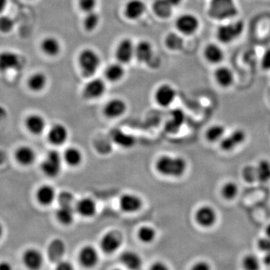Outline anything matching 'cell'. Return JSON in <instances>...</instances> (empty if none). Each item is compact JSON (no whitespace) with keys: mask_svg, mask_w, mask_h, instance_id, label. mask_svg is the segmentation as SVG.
Masks as SVG:
<instances>
[{"mask_svg":"<svg viewBox=\"0 0 270 270\" xmlns=\"http://www.w3.org/2000/svg\"><path fill=\"white\" fill-rule=\"evenodd\" d=\"M114 270H123V269H114Z\"/></svg>","mask_w":270,"mask_h":270,"instance_id":"6125c7cd","label":"cell"},{"mask_svg":"<svg viewBox=\"0 0 270 270\" xmlns=\"http://www.w3.org/2000/svg\"><path fill=\"white\" fill-rule=\"evenodd\" d=\"M120 260L122 264L129 270H140L143 260L140 254L134 251H125L120 254Z\"/></svg>","mask_w":270,"mask_h":270,"instance_id":"44dd1931","label":"cell"},{"mask_svg":"<svg viewBox=\"0 0 270 270\" xmlns=\"http://www.w3.org/2000/svg\"><path fill=\"white\" fill-rule=\"evenodd\" d=\"M75 209L72 207V205H60V208L57 209L56 217L61 225L69 226L73 223L75 220Z\"/></svg>","mask_w":270,"mask_h":270,"instance_id":"4316f807","label":"cell"},{"mask_svg":"<svg viewBox=\"0 0 270 270\" xmlns=\"http://www.w3.org/2000/svg\"><path fill=\"white\" fill-rule=\"evenodd\" d=\"M78 260L83 267L92 269L99 261V254L95 247L85 245L81 248L78 254Z\"/></svg>","mask_w":270,"mask_h":270,"instance_id":"8fae6325","label":"cell"},{"mask_svg":"<svg viewBox=\"0 0 270 270\" xmlns=\"http://www.w3.org/2000/svg\"><path fill=\"white\" fill-rule=\"evenodd\" d=\"M243 177L245 181L252 183L254 180H257V171L256 168L253 167H246L243 170Z\"/></svg>","mask_w":270,"mask_h":270,"instance_id":"f6af8a7d","label":"cell"},{"mask_svg":"<svg viewBox=\"0 0 270 270\" xmlns=\"http://www.w3.org/2000/svg\"><path fill=\"white\" fill-rule=\"evenodd\" d=\"M256 171L259 181L266 183L270 180V162L267 160H262L259 162Z\"/></svg>","mask_w":270,"mask_h":270,"instance_id":"74e56055","label":"cell"},{"mask_svg":"<svg viewBox=\"0 0 270 270\" xmlns=\"http://www.w3.org/2000/svg\"><path fill=\"white\" fill-rule=\"evenodd\" d=\"M154 55L153 47L149 41H141L135 45V57L142 63H149Z\"/></svg>","mask_w":270,"mask_h":270,"instance_id":"603a6c76","label":"cell"},{"mask_svg":"<svg viewBox=\"0 0 270 270\" xmlns=\"http://www.w3.org/2000/svg\"><path fill=\"white\" fill-rule=\"evenodd\" d=\"M100 22V17L95 11L88 12L83 19V27L87 32H92L98 27Z\"/></svg>","mask_w":270,"mask_h":270,"instance_id":"8d00e7d4","label":"cell"},{"mask_svg":"<svg viewBox=\"0 0 270 270\" xmlns=\"http://www.w3.org/2000/svg\"><path fill=\"white\" fill-rule=\"evenodd\" d=\"M3 235V225L0 224V240H1L2 237Z\"/></svg>","mask_w":270,"mask_h":270,"instance_id":"94428289","label":"cell"},{"mask_svg":"<svg viewBox=\"0 0 270 270\" xmlns=\"http://www.w3.org/2000/svg\"><path fill=\"white\" fill-rule=\"evenodd\" d=\"M225 129L221 125L211 126L206 132V137L209 142H216L222 140L225 135Z\"/></svg>","mask_w":270,"mask_h":270,"instance_id":"f35d334b","label":"cell"},{"mask_svg":"<svg viewBox=\"0 0 270 270\" xmlns=\"http://www.w3.org/2000/svg\"><path fill=\"white\" fill-rule=\"evenodd\" d=\"M41 50L49 57H56L61 51V44L55 37H47L41 42Z\"/></svg>","mask_w":270,"mask_h":270,"instance_id":"1f68e13d","label":"cell"},{"mask_svg":"<svg viewBox=\"0 0 270 270\" xmlns=\"http://www.w3.org/2000/svg\"><path fill=\"white\" fill-rule=\"evenodd\" d=\"M185 114L182 110L176 109L171 112V119L166 125L167 130L170 133H177L185 122Z\"/></svg>","mask_w":270,"mask_h":270,"instance_id":"f1b7e54d","label":"cell"},{"mask_svg":"<svg viewBox=\"0 0 270 270\" xmlns=\"http://www.w3.org/2000/svg\"><path fill=\"white\" fill-rule=\"evenodd\" d=\"M23 66L22 58L18 53L9 50L0 53V72L18 70Z\"/></svg>","mask_w":270,"mask_h":270,"instance_id":"9c48e42d","label":"cell"},{"mask_svg":"<svg viewBox=\"0 0 270 270\" xmlns=\"http://www.w3.org/2000/svg\"><path fill=\"white\" fill-rule=\"evenodd\" d=\"M208 14L215 21H230L238 16L239 9L235 0H211Z\"/></svg>","mask_w":270,"mask_h":270,"instance_id":"7a4b0ae2","label":"cell"},{"mask_svg":"<svg viewBox=\"0 0 270 270\" xmlns=\"http://www.w3.org/2000/svg\"><path fill=\"white\" fill-rule=\"evenodd\" d=\"M266 256H265V263L266 265H270V251L266 253Z\"/></svg>","mask_w":270,"mask_h":270,"instance_id":"680465c9","label":"cell"},{"mask_svg":"<svg viewBox=\"0 0 270 270\" xmlns=\"http://www.w3.org/2000/svg\"><path fill=\"white\" fill-rule=\"evenodd\" d=\"M190 270H212L211 265L205 260H199L191 266Z\"/></svg>","mask_w":270,"mask_h":270,"instance_id":"7dc6e473","label":"cell"},{"mask_svg":"<svg viewBox=\"0 0 270 270\" xmlns=\"http://www.w3.org/2000/svg\"><path fill=\"white\" fill-rule=\"evenodd\" d=\"M126 71L123 64L120 63L109 65L104 71V76L108 81L117 83L124 78Z\"/></svg>","mask_w":270,"mask_h":270,"instance_id":"f546056e","label":"cell"},{"mask_svg":"<svg viewBox=\"0 0 270 270\" xmlns=\"http://www.w3.org/2000/svg\"><path fill=\"white\" fill-rule=\"evenodd\" d=\"M7 4L8 0H0V14L4 12Z\"/></svg>","mask_w":270,"mask_h":270,"instance_id":"db71d44e","label":"cell"},{"mask_svg":"<svg viewBox=\"0 0 270 270\" xmlns=\"http://www.w3.org/2000/svg\"><path fill=\"white\" fill-rule=\"evenodd\" d=\"M146 9V4L142 0H129L125 6L124 15L127 19L135 21L143 16Z\"/></svg>","mask_w":270,"mask_h":270,"instance_id":"d6986e66","label":"cell"},{"mask_svg":"<svg viewBox=\"0 0 270 270\" xmlns=\"http://www.w3.org/2000/svg\"><path fill=\"white\" fill-rule=\"evenodd\" d=\"M155 170L165 177H181L187 170V161L181 156L162 155L155 162Z\"/></svg>","mask_w":270,"mask_h":270,"instance_id":"6da1fadb","label":"cell"},{"mask_svg":"<svg viewBox=\"0 0 270 270\" xmlns=\"http://www.w3.org/2000/svg\"><path fill=\"white\" fill-rule=\"evenodd\" d=\"M63 158L69 166L77 168L83 162V155L81 151L78 148L69 147L65 151Z\"/></svg>","mask_w":270,"mask_h":270,"instance_id":"4dcf8cb0","label":"cell"},{"mask_svg":"<svg viewBox=\"0 0 270 270\" xmlns=\"http://www.w3.org/2000/svg\"><path fill=\"white\" fill-rule=\"evenodd\" d=\"M149 270H171L170 269L169 266L166 264V263H164V262L158 261L154 262L152 265H151L150 267H149Z\"/></svg>","mask_w":270,"mask_h":270,"instance_id":"f907efd6","label":"cell"},{"mask_svg":"<svg viewBox=\"0 0 270 270\" xmlns=\"http://www.w3.org/2000/svg\"><path fill=\"white\" fill-rule=\"evenodd\" d=\"M0 270H12V266L7 262L0 263Z\"/></svg>","mask_w":270,"mask_h":270,"instance_id":"f5cc1de1","label":"cell"},{"mask_svg":"<svg viewBox=\"0 0 270 270\" xmlns=\"http://www.w3.org/2000/svg\"><path fill=\"white\" fill-rule=\"evenodd\" d=\"M177 91L170 84L161 85L155 92V100L158 105L168 107L175 101Z\"/></svg>","mask_w":270,"mask_h":270,"instance_id":"7c38bea8","label":"cell"},{"mask_svg":"<svg viewBox=\"0 0 270 270\" xmlns=\"http://www.w3.org/2000/svg\"><path fill=\"white\" fill-rule=\"evenodd\" d=\"M73 200V195L70 192H68V191H63L58 196V200L60 205H72Z\"/></svg>","mask_w":270,"mask_h":270,"instance_id":"bcb514c9","label":"cell"},{"mask_svg":"<svg viewBox=\"0 0 270 270\" xmlns=\"http://www.w3.org/2000/svg\"><path fill=\"white\" fill-rule=\"evenodd\" d=\"M78 5L83 12L88 13L94 11L97 5V0H78Z\"/></svg>","mask_w":270,"mask_h":270,"instance_id":"ee69618b","label":"cell"},{"mask_svg":"<svg viewBox=\"0 0 270 270\" xmlns=\"http://www.w3.org/2000/svg\"><path fill=\"white\" fill-rule=\"evenodd\" d=\"M36 155L35 151L28 146H22L18 148L15 152V158L20 165L29 166L35 161Z\"/></svg>","mask_w":270,"mask_h":270,"instance_id":"83f0119b","label":"cell"},{"mask_svg":"<svg viewBox=\"0 0 270 270\" xmlns=\"http://www.w3.org/2000/svg\"><path fill=\"white\" fill-rule=\"evenodd\" d=\"M214 79L221 87L229 88L234 84L235 76L234 72L226 66H219L214 72Z\"/></svg>","mask_w":270,"mask_h":270,"instance_id":"2e32d148","label":"cell"},{"mask_svg":"<svg viewBox=\"0 0 270 270\" xmlns=\"http://www.w3.org/2000/svg\"><path fill=\"white\" fill-rule=\"evenodd\" d=\"M127 111L126 101L121 98H114L107 101L104 107V114L109 119H117Z\"/></svg>","mask_w":270,"mask_h":270,"instance_id":"e0dca14e","label":"cell"},{"mask_svg":"<svg viewBox=\"0 0 270 270\" xmlns=\"http://www.w3.org/2000/svg\"><path fill=\"white\" fill-rule=\"evenodd\" d=\"M245 133L243 130L237 129L231 135L221 140L220 146L224 151H231L237 146H240L245 141Z\"/></svg>","mask_w":270,"mask_h":270,"instance_id":"ffe728a7","label":"cell"},{"mask_svg":"<svg viewBox=\"0 0 270 270\" xmlns=\"http://www.w3.org/2000/svg\"><path fill=\"white\" fill-rule=\"evenodd\" d=\"M47 76L42 72H37L29 78L28 86L34 92H40L47 86Z\"/></svg>","mask_w":270,"mask_h":270,"instance_id":"d6a6232c","label":"cell"},{"mask_svg":"<svg viewBox=\"0 0 270 270\" xmlns=\"http://www.w3.org/2000/svg\"><path fill=\"white\" fill-rule=\"evenodd\" d=\"M69 131L62 124H55L48 132V140L54 146H62L67 141Z\"/></svg>","mask_w":270,"mask_h":270,"instance_id":"cb8c5ba5","label":"cell"},{"mask_svg":"<svg viewBox=\"0 0 270 270\" xmlns=\"http://www.w3.org/2000/svg\"><path fill=\"white\" fill-rule=\"evenodd\" d=\"M143 206V201L139 196L131 193L123 194L120 198V207L126 213H135Z\"/></svg>","mask_w":270,"mask_h":270,"instance_id":"5bb4252c","label":"cell"},{"mask_svg":"<svg viewBox=\"0 0 270 270\" xmlns=\"http://www.w3.org/2000/svg\"><path fill=\"white\" fill-rule=\"evenodd\" d=\"M245 23L242 20H230L228 23L221 24L216 29L215 36L222 44H230L237 41L243 35Z\"/></svg>","mask_w":270,"mask_h":270,"instance_id":"3957f363","label":"cell"},{"mask_svg":"<svg viewBox=\"0 0 270 270\" xmlns=\"http://www.w3.org/2000/svg\"><path fill=\"white\" fill-rule=\"evenodd\" d=\"M173 7H176V6H180L182 3H183V0H167Z\"/></svg>","mask_w":270,"mask_h":270,"instance_id":"11a10c76","label":"cell"},{"mask_svg":"<svg viewBox=\"0 0 270 270\" xmlns=\"http://www.w3.org/2000/svg\"><path fill=\"white\" fill-rule=\"evenodd\" d=\"M238 186L233 182H228L222 188V195L226 200H233L238 194Z\"/></svg>","mask_w":270,"mask_h":270,"instance_id":"ab89813d","label":"cell"},{"mask_svg":"<svg viewBox=\"0 0 270 270\" xmlns=\"http://www.w3.org/2000/svg\"><path fill=\"white\" fill-rule=\"evenodd\" d=\"M106 91V84L102 79L93 78L90 80L83 89V98L87 100L98 99Z\"/></svg>","mask_w":270,"mask_h":270,"instance_id":"30bf717a","label":"cell"},{"mask_svg":"<svg viewBox=\"0 0 270 270\" xmlns=\"http://www.w3.org/2000/svg\"><path fill=\"white\" fill-rule=\"evenodd\" d=\"M78 64L83 76L91 78L99 69L101 58L93 49H83L78 57Z\"/></svg>","mask_w":270,"mask_h":270,"instance_id":"277c9868","label":"cell"},{"mask_svg":"<svg viewBox=\"0 0 270 270\" xmlns=\"http://www.w3.org/2000/svg\"><path fill=\"white\" fill-rule=\"evenodd\" d=\"M6 117V111L4 107L0 106V120L4 119Z\"/></svg>","mask_w":270,"mask_h":270,"instance_id":"9f6ffc18","label":"cell"},{"mask_svg":"<svg viewBox=\"0 0 270 270\" xmlns=\"http://www.w3.org/2000/svg\"><path fill=\"white\" fill-rule=\"evenodd\" d=\"M6 153H5L4 152H3V151L0 150V165H2V164L4 163L5 161H6Z\"/></svg>","mask_w":270,"mask_h":270,"instance_id":"6f0895ef","label":"cell"},{"mask_svg":"<svg viewBox=\"0 0 270 270\" xmlns=\"http://www.w3.org/2000/svg\"><path fill=\"white\" fill-rule=\"evenodd\" d=\"M156 231L152 227L147 225L141 227L137 231L139 240L144 244L152 243L156 238Z\"/></svg>","mask_w":270,"mask_h":270,"instance_id":"e575fe53","label":"cell"},{"mask_svg":"<svg viewBox=\"0 0 270 270\" xmlns=\"http://www.w3.org/2000/svg\"><path fill=\"white\" fill-rule=\"evenodd\" d=\"M196 222L203 228H210L215 225L217 215L215 209L209 206H203L195 212Z\"/></svg>","mask_w":270,"mask_h":270,"instance_id":"9a60e30c","label":"cell"},{"mask_svg":"<svg viewBox=\"0 0 270 270\" xmlns=\"http://www.w3.org/2000/svg\"><path fill=\"white\" fill-rule=\"evenodd\" d=\"M266 236H267V237H269V238H270V224L269 225H268L267 227H266Z\"/></svg>","mask_w":270,"mask_h":270,"instance_id":"91938a15","label":"cell"},{"mask_svg":"<svg viewBox=\"0 0 270 270\" xmlns=\"http://www.w3.org/2000/svg\"><path fill=\"white\" fill-rule=\"evenodd\" d=\"M22 261L28 269L39 270L44 263V257L39 250L29 248L23 254Z\"/></svg>","mask_w":270,"mask_h":270,"instance_id":"4fadbf2b","label":"cell"},{"mask_svg":"<svg viewBox=\"0 0 270 270\" xmlns=\"http://www.w3.org/2000/svg\"><path fill=\"white\" fill-rule=\"evenodd\" d=\"M257 246L262 251H264L265 253L268 252L270 251V238L263 237V238L260 239L257 243Z\"/></svg>","mask_w":270,"mask_h":270,"instance_id":"c3c4849f","label":"cell"},{"mask_svg":"<svg viewBox=\"0 0 270 270\" xmlns=\"http://www.w3.org/2000/svg\"><path fill=\"white\" fill-rule=\"evenodd\" d=\"M37 200L42 206H50L57 197L54 188L49 185L41 186L36 193Z\"/></svg>","mask_w":270,"mask_h":270,"instance_id":"484cf974","label":"cell"},{"mask_svg":"<svg viewBox=\"0 0 270 270\" xmlns=\"http://www.w3.org/2000/svg\"><path fill=\"white\" fill-rule=\"evenodd\" d=\"M184 41L178 34L171 32L165 38V45L168 49L171 50H180L183 48Z\"/></svg>","mask_w":270,"mask_h":270,"instance_id":"d590c367","label":"cell"},{"mask_svg":"<svg viewBox=\"0 0 270 270\" xmlns=\"http://www.w3.org/2000/svg\"><path fill=\"white\" fill-rule=\"evenodd\" d=\"M26 126L32 135H41L45 129V120L38 114H32L26 120Z\"/></svg>","mask_w":270,"mask_h":270,"instance_id":"d4e9b609","label":"cell"},{"mask_svg":"<svg viewBox=\"0 0 270 270\" xmlns=\"http://www.w3.org/2000/svg\"><path fill=\"white\" fill-rule=\"evenodd\" d=\"M225 51L215 43H209L205 47L203 57L209 64L220 65L225 59Z\"/></svg>","mask_w":270,"mask_h":270,"instance_id":"ac0fdd59","label":"cell"},{"mask_svg":"<svg viewBox=\"0 0 270 270\" xmlns=\"http://www.w3.org/2000/svg\"><path fill=\"white\" fill-rule=\"evenodd\" d=\"M123 236L117 231H109L100 240V248L106 254L117 252L123 244Z\"/></svg>","mask_w":270,"mask_h":270,"instance_id":"52a82bcc","label":"cell"},{"mask_svg":"<svg viewBox=\"0 0 270 270\" xmlns=\"http://www.w3.org/2000/svg\"><path fill=\"white\" fill-rule=\"evenodd\" d=\"M75 211L81 217L92 218L96 214L97 205L93 199L83 197L75 205Z\"/></svg>","mask_w":270,"mask_h":270,"instance_id":"7402d4cb","label":"cell"},{"mask_svg":"<svg viewBox=\"0 0 270 270\" xmlns=\"http://www.w3.org/2000/svg\"><path fill=\"white\" fill-rule=\"evenodd\" d=\"M135 45L130 38H123L117 44L115 57L118 63L128 64L135 57Z\"/></svg>","mask_w":270,"mask_h":270,"instance_id":"ba28073f","label":"cell"},{"mask_svg":"<svg viewBox=\"0 0 270 270\" xmlns=\"http://www.w3.org/2000/svg\"><path fill=\"white\" fill-rule=\"evenodd\" d=\"M63 159L60 152L56 150L50 151L41 165L43 174L50 178L58 177L61 173Z\"/></svg>","mask_w":270,"mask_h":270,"instance_id":"5b68a950","label":"cell"},{"mask_svg":"<svg viewBox=\"0 0 270 270\" xmlns=\"http://www.w3.org/2000/svg\"><path fill=\"white\" fill-rule=\"evenodd\" d=\"M14 26H15V23L10 17H0V32L3 33H9L13 29Z\"/></svg>","mask_w":270,"mask_h":270,"instance_id":"b9f144b4","label":"cell"},{"mask_svg":"<svg viewBox=\"0 0 270 270\" xmlns=\"http://www.w3.org/2000/svg\"><path fill=\"white\" fill-rule=\"evenodd\" d=\"M152 9L154 13L161 19H166L172 15L173 6L167 0H155Z\"/></svg>","mask_w":270,"mask_h":270,"instance_id":"836d02e7","label":"cell"},{"mask_svg":"<svg viewBox=\"0 0 270 270\" xmlns=\"http://www.w3.org/2000/svg\"><path fill=\"white\" fill-rule=\"evenodd\" d=\"M243 267L244 270H260V260L254 254H248L243 258Z\"/></svg>","mask_w":270,"mask_h":270,"instance_id":"60d3db41","label":"cell"},{"mask_svg":"<svg viewBox=\"0 0 270 270\" xmlns=\"http://www.w3.org/2000/svg\"><path fill=\"white\" fill-rule=\"evenodd\" d=\"M261 67L264 70H270V48L266 50L263 54L261 59Z\"/></svg>","mask_w":270,"mask_h":270,"instance_id":"681fc988","label":"cell"},{"mask_svg":"<svg viewBox=\"0 0 270 270\" xmlns=\"http://www.w3.org/2000/svg\"><path fill=\"white\" fill-rule=\"evenodd\" d=\"M200 24L199 18L191 13L183 14L176 21L177 30L185 35H194L200 28Z\"/></svg>","mask_w":270,"mask_h":270,"instance_id":"8992f818","label":"cell"},{"mask_svg":"<svg viewBox=\"0 0 270 270\" xmlns=\"http://www.w3.org/2000/svg\"><path fill=\"white\" fill-rule=\"evenodd\" d=\"M115 139L119 145H121V146H125V147L132 146L134 143V139L132 137L125 135V134L121 133V132H119L118 134L116 135Z\"/></svg>","mask_w":270,"mask_h":270,"instance_id":"7bdbcfd3","label":"cell"},{"mask_svg":"<svg viewBox=\"0 0 270 270\" xmlns=\"http://www.w3.org/2000/svg\"><path fill=\"white\" fill-rule=\"evenodd\" d=\"M55 270H75V268L70 262L60 261L56 266Z\"/></svg>","mask_w":270,"mask_h":270,"instance_id":"816d5d0a","label":"cell"}]
</instances>
